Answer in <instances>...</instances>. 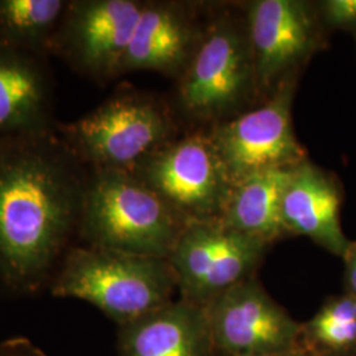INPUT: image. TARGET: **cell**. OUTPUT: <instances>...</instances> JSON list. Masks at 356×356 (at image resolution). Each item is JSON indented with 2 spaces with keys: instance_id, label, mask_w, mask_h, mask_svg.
I'll return each mask as SVG.
<instances>
[{
  "instance_id": "cell-11",
  "label": "cell",
  "mask_w": 356,
  "mask_h": 356,
  "mask_svg": "<svg viewBox=\"0 0 356 356\" xmlns=\"http://www.w3.org/2000/svg\"><path fill=\"white\" fill-rule=\"evenodd\" d=\"M216 356H257L298 346L301 323L276 302L257 277L232 286L204 307Z\"/></svg>"
},
{
  "instance_id": "cell-4",
  "label": "cell",
  "mask_w": 356,
  "mask_h": 356,
  "mask_svg": "<svg viewBox=\"0 0 356 356\" xmlns=\"http://www.w3.org/2000/svg\"><path fill=\"white\" fill-rule=\"evenodd\" d=\"M57 132L89 169L132 172L148 156L178 138L176 119L152 94L124 89Z\"/></svg>"
},
{
  "instance_id": "cell-22",
  "label": "cell",
  "mask_w": 356,
  "mask_h": 356,
  "mask_svg": "<svg viewBox=\"0 0 356 356\" xmlns=\"http://www.w3.org/2000/svg\"><path fill=\"white\" fill-rule=\"evenodd\" d=\"M257 356H310L305 350L298 344L297 347H294L292 350L288 351H282V353H275V354H267V355H257Z\"/></svg>"
},
{
  "instance_id": "cell-7",
  "label": "cell",
  "mask_w": 356,
  "mask_h": 356,
  "mask_svg": "<svg viewBox=\"0 0 356 356\" xmlns=\"http://www.w3.org/2000/svg\"><path fill=\"white\" fill-rule=\"evenodd\" d=\"M296 88L297 79L286 81L260 106L210 128L234 185L257 173L293 169L309 160L293 128Z\"/></svg>"
},
{
  "instance_id": "cell-8",
  "label": "cell",
  "mask_w": 356,
  "mask_h": 356,
  "mask_svg": "<svg viewBox=\"0 0 356 356\" xmlns=\"http://www.w3.org/2000/svg\"><path fill=\"white\" fill-rule=\"evenodd\" d=\"M270 247L220 222L191 223L168 257L179 298L210 305L232 286L254 277Z\"/></svg>"
},
{
  "instance_id": "cell-2",
  "label": "cell",
  "mask_w": 356,
  "mask_h": 356,
  "mask_svg": "<svg viewBox=\"0 0 356 356\" xmlns=\"http://www.w3.org/2000/svg\"><path fill=\"white\" fill-rule=\"evenodd\" d=\"M188 226L132 172L89 169L78 231L82 244L168 260Z\"/></svg>"
},
{
  "instance_id": "cell-6",
  "label": "cell",
  "mask_w": 356,
  "mask_h": 356,
  "mask_svg": "<svg viewBox=\"0 0 356 356\" xmlns=\"http://www.w3.org/2000/svg\"><path fill=\"white\" fill-rule=\"evenodd\" d=\"M132 173L188 225L220 222L234 188L209 131L178 136Z\"/></svg>"
},
{
  "instance_id": "cell-18",
  "label": "cell",
  "mask_w": 356,
  "mask_h": 356,
  "mask_svg": "<svg viewBox=\"0 0 356 356\" xmlns=\"http://www.w3.org/2000/svg\"><path fill=\"white\" fill-rule=\"evenodd\" d=\"M298 344L310 356H355L356 297L346 293L327 300L301 323Z\"/></svg>"
},
{
  "instance_id": "cell-13",
  "label": "cell",
  "mask_w": 356,
  "mask_h": 356,
  "mask_svg": "<svg viewBox=\"0 0 356 356\" xmlns=\"http://www.w3.org/2000/svg\"><path fill=\"white\" fill-rule=\"evenodd\" d=\"M47 58L0 44V139L57 129Z\"/></svg>"
},
{
  "instance_id": "cell-3",
  "label": "cell",
  "mask_w": 356,
  "mask_h": 356,
  "mask_svg": "<svg viewBox=\"0 0 356 356\" xmlns=\"http://www.w3.org/2000/svg\"><path fill=\"white\" fill-rule=\"evenodd\" d=\"M49 289L95 306L122 326L173 301L177 284L166 259L78 244L65 254Z\"/></svg>"
},
{
  "instance_id": "cell-5",
  "label": "cell",
  "mask_w": 356,
  "mask_h": 356,
  "mask_svg": "<svg viewBox=\"0 0 356 356\" xmlns=\"http://www.w3.org/2000/svg\"><path fill=\"white\" fill-rule=\"evenodd\" d=\"M176 98L182 114L213 126L259 99L245 15L220 13L206 23L191 63L177 79Z\"/></svg>"
},
{
  "instance_id": "cell-19",
  "label": "cell",
  "mask_w": 356,
  "mask_h": 356,
  "mask_svg": "<svg viewBox=\"0 0 356 356\" xmlns=\"http://www.w3.org/2000/svg\"><path fill=\"white\" fill-rule=\"evenodd\" d=\"M321 11L330 26H356V0H329L322 3Z\"/></svg>"
},
{
  "instance_id": "cell-14",
  "label": "cell",
  "mask_w": 356,
  "mask_h": 356,
  "mask_svg": "<svg viewBox=\"0 0 356 356\" xmlns=\"http://www.w3.org/2000/svg\"><path fill=\"white\" fill-rule=\"evenodd\" d=\"M342 193L337 179L310 160L293 168L281 201L282 223L291 236H307L343 257L353 243L341 225Z\"/></svg>"
},
{
  "instance_id": "cell-16",
  "label": "cell",
  "mask_w": 356,
  "mask_h": 356,
  "mask_svg": "<svg viewBox=\"0 0 356 356\" xmlns=\"http://www.w3.org/2000/svg\"><path fill=\"white\" fill-rule=\"evenodd\" d=\"M292 169L267 170L235 184L220 223L269 245L289 238L281 201Z\"/></svg>"
},
{
  "instance_id": "cell-10",
  "label": "cell",
  "mask_w": 356,
  "mask_h": 356,
  "mask_svg": "<svg viewBox=\"0 0 356 356\" xmlns=\"http://www.w3.org/2000/svg\"><path fill=\"white\" fill-rule=\"evenodd\" d=\"M245 23L259 99H268L298 72L318 49V13L301 0H256L250 3Z\"/></svg>"
},
{
  "instance_id": "cell-9",
  "label": "cell",
  "mask_w": 356,
  "mask_h": 356,
  "mask_svg": "<svg viewBox=\"0 0 356 356\" xmlns=\"http://www.w3.org/2000/svg\"><path fill=\"white\" fill-rule=\"evenodd\" d=\"M143 7L140 0H69L51 54L94 82L114 79Z\"/></svg>"
},
{
  "instance_id": "cell-20",
  "label": "cell",
  "mask_w": 356,
  "mask_h": 356,
  "mask_svg": "<svg viewBox=\"0 0 356 356\" xmlns=\"http://www.w3.org/2000/svg\"><path fill=\"white\" fill-rule=\"evenodd\" d=\"M346 260V285L347 293L356 297V243H353L348 252L344 256Z\"/></svg>"
},
{
  "instance_id": "cell-15",
  "label": "cell",
  "mask_w": 356,
  "mask_h": 356,
  "mask_svg": "<svg viewBox=\"0 0 356 356\" xmlns=\"http://www.w3.org/2000/svg\"><path fill=\"white\" fill-rule=\"evenodd\" d=\"M119 356H216L206 310L173 300L119 326Z\"/></svg>"
},
{
  "instance_id": "cell-12",
  "label": "cell",
  "mask_w": 356,
  "mask_h": 356,
  "mask_svg": "<svg viewBox=\"0 0 356 356\" xmlns=\"http://www.w3.org/2000/svg\"><path fill=\"white\" fill-rule=\"evenodd\" d=\"M206 23L181 1H144L119 76L156 72L178 79L197 49Z\"/></svg>"
},
{
  "instance_id": "cell-21",
  "label": "cell",
  "mask_w": 356,
  "mask_h": 356,
  "mask_svg": "<svg viewBox=\"0 0 356 356\" xmlns=\"http://www.w3.org/2000/svg\"><path fill=\"white\" fill-rule=\"evenodd\" d=\"M0 356H41L32 346L20 341L0 344Z\"/></svg>"
},
{
  "instance_id": "cell-1",
  "label": "cell",
  "mask_w": 356,
  "mask_h": 356,
  "mask_svg": "<svg viewBox=\"0 0 356 356\" xmlns=\"http://www.w3.org/2000/svg\"><path fill=\"white\" fill-rule=\"evenodd\" d=\"M89 168L57 129L0 139V280L38 291L76 245Z\"/></svg>"
},
{
  "instance_id": "cell-17",
  "label": "cell",
  "mask_w": 356,
  "mask_h": 356,
  "mask_svg": "<svg viewBox=\"0 0 356 356\" xmlns=\"http://www.w3.org/2000/svg\"><path fill=\"white\" fill-rule=\"evenodd\" d=\"M67 4L69 0H0V44L49 57Z\"/></svg>"
}]
</instances>
